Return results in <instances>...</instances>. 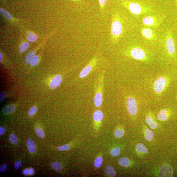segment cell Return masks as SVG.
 Wrapping results in <instances>:
<instances>
[{
    "label": "cell",
    "mask_w": 177,
    "mask_h": 177,
    "mask_svg": "<svg viewBox=\"0 0 177 177\" xmlns=\"http://www.w3.org/2000/svg\"><path fill=\"white\" fill-rule=\"evenodd\" d=\"M124 31V23L121 16L119 13H114L112 15L111 28V39L113 43L119 41L123 35Z\"/></svg>",
    "instance_id": "1"
},
{
    "label": "cell",
    "mask_w": 177,
    "mask_h": 177,
    "mask_svg": "<svg viewBox=\"0 0 177 177\" xmlns=\"http://www.w3.org/2000/svg\"><path fill=\"white\" fill-rule=\"evenodd\" d=\"M121 3L128 11L135 16H140L152 11L151 7L137 2L123 0Z\"/></svg>",
    "instance_id": "2"
},
{
    "label": "cell",
    "mask_w": 177,
    "mask_h": 177,
    "mask_svg": "<svg viewBox=\"0 0 177 177\" xmlns=\"http://www.w3.org/2000/svg\"><path fill=\"white\" fill-rule=\"evenodd\" d=\"M105 71L103 70L96 79L94 85L95 95L93 101L96 107H99L102 105L104 91V78Z\"/></svg>",
    "instance_id": "3"
},
{
    "label": "cell",
    "mask_w": 177,
    "mask_h": 177,
    "mask_svg": "<svg viewBox=\"0 0 177 177\" xmlns=\"http://www.w3.org/2000/svg\"><path fill=\"white\" fill-rule=\"evenodd\" d=\"M163 17L157 15H149L144 17L142 23L145 26L157 27L162 23Z\"/></svg>",
    "instance_id": "4"
},
{
    "label": "cell",
    "mask_w": 177,
    "mask_h": 177,
    "mask_svg": "<svg viewBox=\"0 0 177 177\" xmlns=\"http://www.w3.org/2000/svg\"><path fill=\"white\" fill-rule=\"evenodd\" d=\"M98 61V55H96L89 62L88 64L83 68L79 75V78H84L87 76L96 66Z\"/></svg>",
    "instance_id": "5"
},
{
    "label": "cell",
    "mask_w": 177,
    "mask_h": 177,
    "mask_svg": "<svg viewBox=\"0 0 177 177\" xmlns=\"http://www.w3.org/2000/svg\"><path fill=\"white\" fill-rule=\"evenodd\" d=\"M165 41L166 48L168 53L170 55H174L176 51L175 41L172 34L169 31H167L166 32Z\"/></svg>",
    "instance_id": "6"
},
{
    "label": "cell",
    "mask_w": 177,
    "mask_h": 177,
    "mask_svg": "<svg viewBox=\"0 0 177 177\" xmlns=\"http://www.w3.org/2000/svg\"><path fill=\"white\" fill-rule=\"evenodd\" d=\"M130 54L132 57L138 60H143L146 57L145 51L138 47L132 48L130 51Z\"/></svg>",
    "instance_id": "7"
},
{
    "label": "cell",
    "mask_w": 177,
    "mask_h": 177,
    "mask_svg": "<svg viewBox=\"0 0 177 177\" xmlns=\"http://www.w3.org/2000/svg\"><path fill=\"white\" fill-rule=\"evenodd\" d=\"M126 105L128 112L131 115H135L137 111V105L136 100L133 97H129L127 99Z\"/></svg>",
    "instance_id": "8"
},
{
    "label": "cell",
    "mask_w": 177,
    "mask_h": 177,
    "mask_svg": "<svg viewBox=\"0 0 177 177\" xmlns=\"http://www.w3.org/2000/svg\"><path fill=\"white\" fill-rule=\"evenodd\" d=\"M166 83V80L164 78L161 77L158 79L154 86L155 91L157 93L161 92L165 87Z\"/></svg>",
    "instance_id": "9"
},
{
    "label": "cell",
    "mask_w": 177,
    "mask_h": 177,
    "mask_svg": "<svg viewBox=\"0 0 177 177\" xmlns=\"http://www.w3.org/2000/svg\"><path fill=\"white\" fill-rule=\"evenodd\" d=\"M160 175L161 177H172L173 170L170 166L167 164H164L161 166L159 170Z\"/></svg>",
    "instance_id": "10"
},
{
    "label": "cell",
    "mask_w": 177,
    "mask_h": 177,
    "mask_svg": "<svg viewBox=\"0 0 177 177\" xmlns=\"http://www.w3.org/2000/svg\"><path fill=\"white\" fill-rule=\"evenodd\" d=\"M141 32L142 36L147 40H153L155 39V34L151 28H143L141 29Z\"/></svg>",
    "instance_id": "11"
},
{
    "label": "cell",
    "mask_w": 177,
    "mask_h": 177,
    "mask_svg": "<svg viewBox=\"0 0 177 177\" xmlns=\"http://www.w3.org/2000/svg\"><path fill=\"white\" fill-rule=\"evenodd\" d=\"M63 79L60 75H58L52 79L50 83V86L52 89H56L61 84Z\"/></svg>",
    "instance_id": "12"
},
{
    "label": "cell",
    "mask_w": 177,
    "mask_h": 177,
    "mask_svg": "<svg viewBox=\"0 0 177 177\" xmlns=\"http://www.w3.org/2000/svg\"><path fill=\"white\" fill-rule=\"evenodd\" d=\"M27 145L29 151L32 153H34L36 151V147L34 141L31 138L27 140Z\"/></svg>",
    "instance_id": "13"
},
{
    "label": "cell",
    "mask_w": 177,
    "mask_h": 177,
    "mask_svg": "<svg viewBox=\"0 0 177 177\" xmlns=\"http://www.w3.org/2000/svg\"><path fill=\"white\" fill-rule=\"evenodd\" d=\"M103 114L101 111L97 110L93 113V119L97 122H100L103 119Z\"/></svg>",
    "instance_id": "14"
},
{
    "label": "cell",
    "mask_w": 177,
    "mask_h": 177,
    "mask_svg": "<svg viewBox=\"0 0 177 177\" xmlns=\"http://www.w3.org/2000/svg\"><path fill=\"white\" fill-rule=\"evenodd\" d=\"M145 121L151 129H155L158 127L157 123L155 122L151 117L150 116L147 117Z\"/></svg>",
    "instance_id": "15"
},
{
    "label": "cell",
    "mask_w": 177,
    "mask_h": 177,
    "mask_svg": "<svg viewBox=\"0 0 177 177\" xmlns=\"http://www.w3.org/2000/svg\"><path fill=\"white\" fill-rule=\"evenodd\" d=\"M158 119L160 121H166L168 119L167 111L165 109L161 111L157 116Z\"/></svg>",
    "instance_id": "16"
},
{
    "label": "cell",
    "mask_w": 177,
    "mask_h": 177,
    "mask_svg": "<svg viewBox=\"0 0 177 177\" xmlns=\"http://www.w3.org/2000/svg\"><path fill=\"white\" fill-rule=\"evenodd\" d=\"M119 164L124 167H128L130 164L129 159L126 157L121 158L119 159Z\"/></svg>",
    "instance_id": "17"
},
{
    "label": "cell",
    "mask_w": 177,
    "mask_h": 177,
    "mask_svg": "<svg viewBox=\"0 0 177 177\" xmlns=\"http://www.w3.org/2000/svg\"><path fill=\"white\" fill-rule=\"evenodd\" d=\"M105 173L106 174L114 177L116 175V173L115 169L111 166L107 167L105 170Z\"/></svg>",
    "instance_id": "18"
},
{
    "label": "cell",
    "mask_w": 177,
    "mask_h": 177,
    "mask_svg": "<svg viewBox=\"0 0 177 177\" xmlns=\"http://www.w3.org/2000/svg\"><path fill=\"white\" fill-rule=\"evenodd\" d=\"M0 13L2 16L7 20H12L15 19L12 18L11 15L8 11L4 9L1 8L0 9Z\"/></svg>",
    "instance_id": "19"
},
{
    "label": "cell",
    "mask_w": 177,
    "mask_h": 177,
    "mask_svg": "<svg viewBox=\"0 0 177 177\" xmlns=\"http://www.w3.org/2000/svg\"><path fill=\"white\" fill-rule=\"evenodd\" d=\"M35 56V53L33 51L29 52L25 58V61L27 64L30 63L34 57Z\"/></svg>",
    "instance_id": "20"
},
{
    "label": "cell",
    "mask_w": 177,
    "mask_h": 177,
    "mask_svg": "<svg viewBox=\"0 0 177 177\" xmlns=\"http://www.w3.org/2000/svg\"><path fill=\"white\" fill-rule=\"evenodd\" d=\"M16 108L14 105H10L6 106L4 109L3 112L6 114H9L14 111Z\"/></svg>",
    "instance_id": "21"
},
{
    "label": "cell",
    "mask_w": 177,
    "mask_h": 177,
    "mask_svg": "<svg viewBox=\"0 0 177 177\" xmlns=\"http://www.w3.org/2000/svg\"><path fill=\"white\" fill-rule=\"evenodd\" d=\"M51 165V167L57 171H60L62 169V166L60 162H53L52 163Z\"/></svg>",
    "instance_id": "22"
},
{
    "label": "cell",
    "mask_w": 177,
    "mask_h": 177,
    "mask_svg": "<svg viewBox=\"0 0 177 177\" xmlns=\"http://www.w3.org/2000/svg\"><path fill=\"white\" fill-rule=\"evenodd\" d=\"M136 150L142 153H146L147 152V149L143 144L140 143L136 146Z\"/></svg>",
    "instance_id": "23"
},
{
    "label": "cell",
    "mask_w": 177,
    "mask_h": 177,
    "mask_svg": "<svg viewBox=\"0 0 177 177\" xmlns=\"http://www.w3.org/2000/svg\"><path fill=\"white\" fill-rule=\"evenodd\" d=\"M154 133L150 130L147 128L146 133L145 135V138L147 140L151 141L152 140L154 137Z\"/></svg>",
    "instance_id": "24"
},
{
    "label": "cell",
    "mask_w": 177,
    "mask_h": 177,
    "mask_svg": "<svg viewBox=\"0 0 177 177\" xmlns=\"http://www.w3.org/2000/svg\"><path fill=\"white\" fill-rule=\"evenodd\" d=\"M30 44L28 42H26L22 43L20 45V51L21 53H23L25 52L28 49Z\"/></svg>",
    "instance_id": "25"
},
{
    "label": "cell",
    "mask_w": 177,
    "mask_h": 177,
    "mask_svg": "<svg viewBox=\"0 0 177 177\" xmlns=\"http://www.w3.org/2000/svg\"><path fill=\"white\" fill-rule=\"evenodd\" d=\"M38 37L36 34L32 32L29 33V35L27 37V39L28 41L33 42L37 40Z\"/></svg>",
    "instance_id": "26"
},
{
    "label": "cell",
    "mask_w": 177,
    "mask_h": 177,
    "mask_svg": "<svg viewBox=\"0 0 177 177\" xmlns=\"http://www.w3.org/2000/svg\"><path fill=\"white\" fill-rule=\"evenodd\" d=\"M125 131L123 129L119 130L116 129L114 131V136L118 138H120L123 136Z\"/></svg>",
    "instance_id": "27"
},
{
    "label": "cell",
    "mask_w": 177,
    "mask_h": 177,
    "mask_svg": "<svg viewBox=\"0 0 177 177\" xmlns=\"http://www.w3.org/2000/svg\"><path fill=\"white\" fill-rule=\"evenodd\" d=\"M121 151L120 148L117 147L115 149H113L111 151V155L114 157H117L120 154Z\"/></svg>",
    "instance_id": "28"
},
{
    "label": "cell",
    "mask_w": 177,
    "mask_h": 177,
    "mask_svg": "<svg viewBox=\"0 0 177 177\" xmlns=\"http://www.w3.org/2000/svg\"><path fill=\"white\" fill-rule=\"evenodd\" d=\"M10 141L13 144L16 145L18 143V138L14 134H12L10 135Z\"/></svg>",
    "instance_id": "29"
},
{
    "label": "cell",
    "mask_w": 177,
    "mask_h": 177,
    "mask_svg": "<svg viewBox=\"0 0 177 177\" xmlns=\"http://www.w3.org/2000/svg\"><path fill=\"white\" fill-rule=\"evenodd\" d=\"M36 132L37 136L41 138H43L45 137V134L43 131L40 127H38L36 128Z\"/></svg>",
    "instance_id": "30"
},
{
    "label": "cell",
    "mask_w": 177,
    "mask_h": 177,
    "mask_svg": "<svg viewBox=\"0 0 177 177\" xmlns=\"http://www.w3.org/2000/svg\"><path fill=\"white\" fill-rule=\"evenodd\" d=\"M103 162L102 158L99 157L95 160L94 162V165L96 168H99L102 165Z\"/></svg>",
    "instance_id": "31"
},
{
    "label": "cell",
    "mask_w": 177,
    "mask_h": 177,
    "mask_svg": "<svg viewBox=\"0 0 177 177\" xmlns=\"http://www.w3.org/2000/svg\"><path fill=\"white\" fill-rule=\"evenodd\" d=\"M39 63V57L38 55H36L34 57L32 60L30 62L31 66L37 65Z\"/></svg>",
    "instance_id": "32"
},
{
    "label": "cell",
    "mask_w": 177,
    "mask_h": 177,
    "mask_svg": "<svg viewBox=\"0 0 177 177\" xmlns=\"http://www.w3.org/2000/svg\"><path fill=\"white\" fill-rule=\"evenodd\" d=\"M70 148V145L69 144H66L61 146L58 147L57 149L60 151H66L69 150Z\"/></svg>",
    "instance_id": "33"
},
{
    "label": "cell",
    "mask_w": 177,
    "mask_h": 177,
    "mask_svg": "<svg viewBox=\"0 0 177 177\" xmlns=\"http://www.w3.org/2000/svg\"><path fill=\"white\" fill-rule=\"evenodd\" d=\"M100 8L102 11L105 9L107 0H99Z\"/></svg>",
    "instance_id": "34"
},
{
    "label": "cell",
    "mask_w": 177,
    "mask_h": 177,
    "mask_svg": "<svg viewBox=\"0 0 177 177\" xmlns=\"http://www.w3.org/2000/svg\"><path fill=\"white\" fill-rule=\"evenodd\" d=\"M37 108L34 106L31 108L28 112V114L30 116H32L35 114L37 111Z\"/></svg>",
    "instance_id": "35"
},
{
    "label": "cell",
    "mask_w": 177,
    "mask_h": 177,
    "mask_svg": "<svg viewBox=\"0 0 177 177\" xmlns=\"http://www.w3.org/2000/svg\"><path fill=\"white\" fill-rule=\"evenodd\" d=\"M22 166L21 162L19 161H17L15 163L14 168L16 170H18L20 169Z\"/></svg>",
    "instance_id": "36"
},
{
    "label": "cell",
    "mask_w": 177,
    "mask_h": 177,
    "mask_svg": "<svg viewBox=\"0 0 177 177\" xmlns=\"http://www.w3.org/2000/svg\"><path fill=\"white\" fill-rule=\"evenodd\" d=\"M8 169V165L6 164H4L1 166L0 167V172H3L6 171Z\"/></svg>",
    "instance_id": "37"
},
{
    "label": "cell",
    "mask_w": 177,
    "mask_h": 177,
    "mask_svg": "<svg viewBox=\"0 0 177 177\" xmlns=\"http://www.w3.org/2000/svg\"><path fill=\"white\" fill-rule=\"evenodd\" d=\"M7 96V93L4 92H1L0 94L1 96V102H2Z\"/></svg>",
    "instance_id": "38"
},
{
    "label": "cell",
    "mask_w": 177,
    "mask_h": 177,
    "mask_svg": "<svg viewBox=\"0 0 177 177\" xmlns=\"http://www.w3.org/2000/svg\"><path fill=\"white\" fill-rule=\"evenodd\" d=\"M5 131V129L4 127L1 126L0 127V135L1 136L4 134Z\"/></svg>",
    "instance_id": "39"
},
{
    "label": "cell",
    "mask_w": 177,
    "mask_h": 177,
    "mask_svg": "<svg viewBox=\"0 0 177 177\" xmlns=\"http://www.w3.org/2000/svg\"><path fill=\"white\" fill-rule=\"evenodd\" d=\"M23 173L25 175H28L29 173L27 169H25L23 172Z\"/></svg>",
    "instance_id": "40"
},
{
    "label": "cell",
    "mask_w": 177,
    "mask_h": 177,
    "mask_svg": "<svg viewBox=\"0 0 177 177\" xmlns=\"http://www.w3.org/2000/svg\"><path fill=\"white\" fill-rule=\"evenodd\" d=\"M29 172H30V174L31 175H32L33 174V169L32 168L30 169Z\"/></svg>",
    "instance_id": "41"
},
{
    "label": "cell",
    "mask_w": 177,
    "mask_h": 177,
    "mask_svg": "<svg viewBox=\"0 0 177 177\" xmlns=\"http://www.w3.org/2000/svg\"><path fill=\"white\" fill-rule=\"evenodd\" d=\"M2 60V56L1 53H0V62H1Z\"/></svg>",
    "instance_id": "42"
},
{
    "label": "cell",
    "mask_w": 177,
    "mask_h": 177,
    "mask_svg": "<svg viewBox=\"0 0 177 177\" xmlns=\"http://www.w3.org/2000/svg\"><path fill=\"white\" fill-rule=\"evenodd\" d=\"M74 1H81V0H74Z\"/></svg>",
    "instance_id": "43"
},
{
    "label": "cell",
    "mask_w": 177,
    "mask_h": 177,
    "mask_svg": "<svg viewBox=\"0 0 177 177\" xmlns=\"http://www.w3.org/2000/svg\"><path fill=\"white\" fill-rule=\"evenodd\" d=\"M176 5H177V0H176Z\"/></svg>",
    "instance_id": "44"
}]
</instances>
